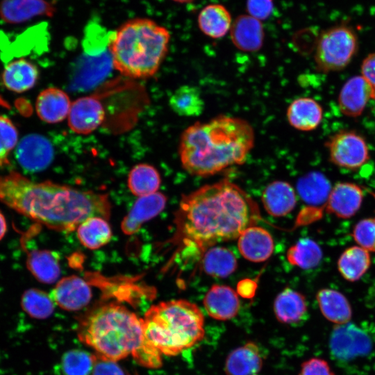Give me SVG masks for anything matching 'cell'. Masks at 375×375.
I'll use <instances>...</instances> for the list:
<instances>
[{
    "mask_svg": "<svg viewBox=\"0 0 375 375\" xmlns=\"http://www.w3.org/2000/svg\"><path fill=\"white\" fill-rule=\"evenodd\" d=\"M171 109L182 117H197L204 110L205 103L199 89L184 85L177 88L169 100Z\"/></svg>",
    "mask_w": 375,
    "mask_h": 375,
    "instance_id": "32",
    "label": "cell"
},
{
    "mask_svg": "<svg viewBox=\"0 0 375 375\" xmlns=\"http://www.w3.org/2000/svg\"><path fill=\"white\" fill-rule=\"evenodd\" d=\"M254 143V130L247 120L221 115L185 129L178 153L187 172L208 177L243 164Z\"/></svg>",
    "mask_w": 375,
    "mask_h": 375,
    "instance_id": "3",
    "label": "cell"
},
{
    "mask_svg": "<svg viewBox=\"0 0 375 375\" xmlns=\"http://www.w3.org/2000/svg\"><path fill=\"white\" fill-rule=\"evenodd\" d=\"M94 364V355L79 349L66 352L62 358V368L65 375H90Z\"/></svg>",
    "mask_w": 375,
    "mask_h": 375,
    "instance_id": "37",
    "label": "cell"
},
{
    "mask_svg": "<svg viewBox=\"0 0 375 375\" xmlns=\"http://www.w3.org/2000/svg\"><path fill=\"white\" fill-rule=\"evenodd\" d=\"M353 236L358 246L368 251H375V218L358 222L353 228Z\"/></svg>",
    "mask_w": 375,
    "mask_h": 375,
    "instance_id": "39",
    "label": "cell"
},
{
    "mask_svg": "<svg viewBox=\"0 0 375 375\" xmlns=\"http://www.w3.org/2000/svg\"><path fill=\"white\" fill-rule=\"evenodd\" d=\"M331 189L328 179L319 172L308 173L297 183V192L301 200L312 207L326 204Z\"/></svg>",
    "mask_w": 375,
    "mask_h": 375,
    "instance_id": "28",
    "label": "cell"
},
{
    "mask_svg": "<svg viewBox=\"0 0 375 375\" xmlns=\"http://www.w3.org/2000/svg\"><path fill=\"white\" fill-rule=\"evenodd\" d=\"M298 375H335V374L326 360L311 358L301 364Z\"/></svg>",
    "mask_w": 375,
    "mask_h": 375,
    "instance_id": "40",
    "label": "cell"
},
{
    "mask_svg": "<svg viewBox=\"0 0 375 375\" xmlns=\"http://www.w3.org/2000/svg\"><path fill=\"white\" fill-rule=\"evenodd\" d=\"M362 76L370 85L374 90L375 99V52L369 54L361 65Z\"/></svg>",
    "mask_w": 375,
    "mask_h": 375,
    "instance_id": "43",
    "label": "cell"
},
{
    "mask_svg": "<svg viewBox=\"0 0 375 375\" xmlns=\"http://www.w3.org/2000/svg\"><path fill=\"white\" fill-rule=\"evenodd\" d=\"M145 340L161 354L175 356L201 342L204 316L199 306L185 299L151 306L142 318Z\"/></svg>",
    "mask_w": 375,
    "mask_h": 375,
    "instance_id": "6",
    "label": "cell"
},
{
    "mask_svg": "<svg viewBox=\"0 0 375 375\" xmlns=\"http://www.w3.org/2000/svg\"><path fill=\"white\" fill-rule=\"evenodd\" d=\"M362 199V190L358 185L338 183L331 189L326 204V210L338 217L349 218L360 209Z\"/></svg>",
    "mask_w": 375,
    "mask_h": 375,
    "instance_id": "19",
    "label": "cell"
},
{
    "mask_svg": "<svg viewBox=\"0 0 375 375\" xmlns=\"http://www.w3.org/2000/svg\"><path fill=\"white\" fill-rule=\"evenodd\" d=\"M56 8L47 0H2L0 18L8 24L26 22L37 17H51Z\"/></svg>",
    "mask_w": 375,
    "mask_h": 375,
    "instance_id": "13",
    "label": "cell"
},
{
    "mask_svg": "<svg viewBox=\"0 0 375 375\" xmlns=\"http://www.w3.org/2000/svg\"><path fill=\"white\" fill-rule=\"evenodd\" d=\"M230 34L234 46L241 51L255 52L263 45L265 31L262 24L248 14L240 15L233 22Z\"/></svg>",
    "mask_w": 375,
    "mask_h": 375,
    "instance_id": "17",
    "label": "cell"
},
{
    "mask_svg": "<svg viewBox=\"0 0 375 375\" xmlns=\"http://www.w3.org/2000/svg\"><path fill=\"white\" fill-rule=\"evenodd\" d=\"M49 294L56 306L69 311L82 309L92 299L90 285L76 275L60 279Z\"/></svg>",
    "mask_w": 375,
    "mask_h": 375,
    "instance_id": "10",
    "label": "cell"
},
{
    "mask_svg": "<svg viewBox=\"0 0 375 375\" xmlns=\"http://www.w3.org/2000/svg\"><path fill=\"white\" fill-rule=\"evenodd\" d=\"M67 118L69 126L74 132L88 134L102 124L105 110L97 98L83 97L72 103Z\"/></svg>",
    "mask_w": 375,
    "mask_h": 375,
    "instance_id": "12",
    "label": "cell"
},
{
    "mask_svg": "<svg viewBox=\"0 0 375 375\" xmlns=\"http://www.w3.org/2000/svg\"><path fill=\"white\" fill-rule=\"evenodd\" d=\"M273 310L276 319L285 324H297L307 314L305 297L300 292L286 288L275 298Z\"/></svg>",
    "mask_w": 375,
    "mask_h": 375,
    "instance_id": "24",
    "label": "cell"
},
{
    "mask_svg": "<svg viewBox=\"0 0 375 375\" xmlns=\"http://www.w3.org/2000/svg\"><path fill=\"white\" fill-rule=\"evenodd\" d=\"M39 76L37 67L21 58L9 63L2 74L3 85L10 91L23 92L32 88Z\"/></svg>",
    "mask_w": 375,
    "mask_h": 375,
    "instance_id": "29",
    "label": "cell"
},
{
    "mask_svg": "<svg viewBox=\"0 0 375 375\" xmlns=\"http://www.w3.org/2000/svg\"><path fill=\"white\" fill-rule=\"evenodd\" d=\"M262 365L258 345L253 342H247L228 355L224 372L226 375H258Z\"/></svg>",
    "mask_w": 375,
    "mask_h": 375,
    "instance_id": "20",
    "label": "cell"
},
{
    "mask_svg": "<svg viewBox=\"0 0 375 375\" xmlns=\"http://www.w3.org/2000/svg\"><path fill=\"white\" fill-rule=\"evenodd\" d=\"M72 102L63 90L49 88L38 96L35 109L39 117L45 122L55 124L68 117Z\"/></svg>",
    "mask_w": 375,
    "mask_h": 375,
    "instance_id": "21",
    "label": "cell"
},
{
    "mask_svg": "<svg viewBox=\"0 0 375 375\" xmlns=\"http://www.w3.org/2000/svg\"><path fill=\"white\" fill-rule=\"evenodd\" d=\"M322 108L315 99L299 97L294 99L287 108L289 124L295 129L310 131L315 129L322 119Z\"/></svg>",
    "mask_w": 375,
    "mask_h": 375,
    "instance_id": "23",
    "label": "cell"
},
{
    "mask_svg": "<svg viewBox=\"0 0 375 375\" xmlns=\"http://www.w3.org/2000/svg\"><path fill=\"white\" fill-rule=\"evenodd\" d=\"M274 8L273 0H247L248 15L259 19H267Z\"/></svg>",
    "mask_w": 375,
    "mask_h": 375,
    "instance_id": "41",
    "label": "cell"
},
{
    "mask_svg": "<svg viewBox=\"0 0 375 375\" xmlns=\"http://www.w3.org/2000/svg\"><path fill=\"white\" fill-rule=\"evenodd\" d=\"M329 347L335 358L349 360L369 353L372 342L365 331L348 322L335 326L331 333Z\"/></svg>",
    "mask_w": 375,
    "mask_h": 375,
    "instance_id": "9",
    "label": "cell"
},
{
    "mask_svg": "<svg viewBox=\"0 0 375 375\" xmlns=\"http://www.w3.org/2000/svg\"><path fill=\"white\" fill-rule=\"evenodd\" d=\"M166 203V196L159 192L139 197L121 223L122 232L127 235L136 233L142 224L162 211Z\"/></svg>",
    "mask_w": 375,
    "mask_h": 375,
    "instance_id": "15",
    "label": "cell"
},
{
    "mask_svg": "<svg viewBox=\"0 0 375 375\" xmlns=\"http://www.w3.org/2000/svg\"><path fill=\"white\" fill-rule=\"evenodd\" d=\"M173 1L180 3H189L192 1L193 0H172Z\"/></svg>",
    "mask_w": 375,
    "mask_h": 375,
    "instance_id": "46",
    "label": "cell"
},
{
    "mask_svg": "<svg viewBox=\"0 0 375 375\" xmlns=\"http://www.w3.org/2000/svg\"><path fill=\"white\" fill-rule=\"evenodd\" d=\"M26 264L31 274L40 282L55 283L60 274L57 253L47 249H33L26 253Z\"/></svg>",
    "mask_w": 375,
    "mask_h": 375,
    "instance_id": "26",
    "label": "cell"
},
{
    "mask_svg": "<svg viewBox=\"0 0 375 375\" xmlns=\"http://www.w3.org/2000/svg\"><path fill=\"white\" fill-rule=\"evenodd\" d=\"M331 161L335 165L355 170L369 159L366 141L359 134L351 131L336 133L326 142Z\"/></svg>",
    "mask_w": 375,
    "mask_h": 375,
    "instance_id": "8",
    "label": "cell"
},
{
    "mask_svg": "<svg viewBox=\"0 0 375 375\" xmlns=\"http://www.w3.org/2000/svg\"><path fill=\"white\" fill-rule=\"evenodd\" d=\"M197 23L204 35L219 39L230 31L233 22L229 11L224 6L212 3L201 9L197 17Z\"/></svg>",
    "mask_w": 375,
    "mask_h": 375,
    "instance_id": "27",
    "label": "cell"
},
{
    "mask_svg": "<svg viewBox=\"0 0 375 375\" xmlns=\"http://www.w3.org/2000/svg\"><path fill=\"white\" fill-rule=\"evenodd\" d=\"M374 90L362 76H355L343 85L338 98L341 112L349 117H358L364 110Z\"/></svg>",
    "mask_w": 375,
    "mask_h": 375,
    "instance_id": "18",
    "label": "cell"
},
{
    "mask_svg": "<svg viewBox=\"0 0 375 375\" xmlns=\"http://www.w3.org/2000/svg\"><path fill=\"white\" fill-rule=\"evenodd\" d=\"M170 33L147 18H134L111 32L109 51L113 67L122 75L147 78L159 69L169 49Z\"/></svg>",
    "mask_w": 375,
    "mask_h": 375,
    "instance_id": "4",
    "label": "cell"
},
{
    "mask_svg": "<svg viewBox=\"0 0 375 375\" xmlns=\"http://www.w3.org/2000/svg\"><path fill=\"white\" fill-rule=\"evenodd\" d=\"M92 375H125L117 362L106 360L94 355Z\"/></svg>",
    "mask_w": 375,
    "mask_h": 375,
    "instance_id": "42",
    "label": "cell"
},
{
    "mask_svg": "<svg viewBox=\"0 0 375 375\" xmlns=\"http://www.w3.org/2000/svg\"><path fill=\"white\" fill-rule=\"evenodd\" d=\"M17 140L18 133L12 122L0 116V167L9 164L8 155L17 145Z\"/></svg>",
    "mask_w": 375,
    "mask_h": 375,
    "instance_id": "38",
    "label": "cell"
},
{
    "mask_svg": "<svg viewBox=\"0 0 375 375\" xmlns=\"http://www.w3.org/2000/svg\"><path fill=\"white\" fill-rule=\"evenodd\" d=\"M256 203L228 179L183 196L175 215L174 242L201 255L218 242L238 238L260 219Z\"/></svg>",
    "mask_w": 375,
    "mask_h": 375,
    "instance_id": "1",
    "label": "cell"
},
{
    "mask_svg": "<svg viewBox=\"0 0 375 375\" xmlns=\"http://www.w3.org/2000/svg\"><path fill=\"white\" fill-rule=\"evenodd\" d=\"M262 203L267 212L274 217L289 214L295 207L297 195L292 185L283 181H274L264 189Z\"/></svg>",
    "mask_w": 375,
    "mask_h": 375,
    "instance_id": "22",
    "label": "cell"
},
{
    "mask_svg": "<svg viewBox=\"0 0 375 375\" xmlns=\"http://www.w3.org/2000/svg\"><path fill=\"white\" fill-rule=\"evenodd\" d=\"M22 310L31 318L45 319L49 317L55 310V303L50 294L37 288L26 290L21 297Z\"/></svg>",
    "mask_w": 375,
    "mask_h": 375,
    "instance_id": "36",
    "label": "cell"
},
{
    "mask_svg": "<svg viewBox=\"0 0 375 375\" xmlns=\"http://www.w3.org/2000/svg\"><path fill=\"white\" fill-rule=\"evenodd\" d=\"M78 337L96 356L114 362L133 356L144 341L142 318L117 303L93 310L81 322Z\"/></svg>",
    "mask_w": 375,
    "mask_h": 375,
    "instance_id": "5",
    "label": "cell"
},
{
    "mask_svg": "<svg viewBox=\"0 0 375 375\" xmlns=\"http://www.w3.org/2000/svg\"><path fill=\"white\" fill-rule=\"evenodd\" d=\"M203 304L207 314L219 321L234 318L240 308L237 292L224 285H213L205 294Z\"/></svg>",
    "mask_w": 375,
    "mask_h": 375,
    "instance_id": "14",
    "label": "cell"
},
{
    "mask_svg": "<svg viewBox=\"0 0 375 375\" xmlns=\"http://www.w3.org/2000/svg\"><path fill=\"white\" fill-rule=\"evenodd\" d=\"M77 237L85 247L97 249L106 245L112 238L108 219L91 217L81 222L76 228Z\"/></svg>",
    "mask_w": 375,
    "mask_h": 375,
    "instance_id": "31",
    "label": "cell"
},
{
    "mask_svg": "<svg viewBox=\"0 0 375 375\" xmlns=\"http://www.w3.org/2000/svg\"><path fill=\"white\" fill-rule=\"evenodd\" d=\"M371 264L369 251L360 247L347 249L338 260V268L347 281L353 282L360 279L368 270Z\"/></svg>",
    "mask_w": 375,
    "mask_h": 375,
    "instance_id": "33",
    "label": "cell"
},
{
    "mask_svg": "<svg viewBox=\"0 0 375 375\" xmlns=\"http://www.w3.org/2000/svg\"><path fill=\"white\" fill-rule=\"evenodd\" d=\"M238 250L247 260L253 262L267 260L274 251V240L264 228L251 226L238 238Z\"/></svg>",
    "mask_w": 375,
    "mask_h": 375,
    "instance_id": "16",
    "label": "cell"
},
{
    "mask_svg": "<svg viewBox=\"0 0 375 375\" xmlns=\"http://www.w3.org/2000/svg\"><path fill=\"white\" fill-rule=\"evenodd\" d=\"M317 301L322 315L335 325L350 322L352 309L347 297L338 290L324 288L318 291Z\"/></svg>",
    "mask_w": 375,
    "mask_h": 375,
    "instance_id": "25",
    "label": "cell"
},
{
    "mask_svg": "<svg viewBox=\"0 0 375 375\" xmlns=\"http://www.w3.org/2000/svg\"><path fill=\"white\" fill-rule=\"evenodd\" d=\"M358 38L348 26L340 25L323 31L317 42L315 62L319 72H331L344 69L358 49Z\"/></svg>",
    "mask_w": 375,
    "mask_h": 375,
    "instance_id": "7",
    "label": "cell"
},
{
    "mask_svg": "<svg viewBox=\"0 0 375 375\" xmlns=\"http://www.w3.org/2000/svg\"><path fill=\"white\" fill-rule=\"evenodd\" d=\"M161 178L158 170L152 165L141 163L135 165L128 176V187L138 197L158 192Z\"/></svg>",
    "mask_w": 375,
    "mask_h": 375,
    "instance_id": "34",
    "label": "cell"
},
{
    "mask_svg": "<svg viewBox=\"0 0 375 375\" xmlns=\"http://www.w3.org/2000/svg\"><path fill=\"white\" fill-rule=\"evenodd\" d=\"M0 201L51 230L71 232L91 217L108 220L111 203L106 194L51 181L34 182L12 172L0 176Z\"/></svg>",
    "mask_w": 375,
    "mask_h": 375,
    "instance_id": "2",
    "label": "cell"
},
{
    "mask_svg": "<svg viewBox=\"0 0 375 375\" xmlns=\"http://www.w3.org/2000/svg\"><path fill=\"white\" fill-rule=\"evenodd\" d=\"M201 266L208 275L225 278L237 269L238 261L233 253L223 247H212L202 255Z\"/></svg>",
    "mask_w": 375,
    "mask_h": 375,
    "instance_id": "30",
    "label": "cell"
},
{
    "mask_svg": "<svg viewBox=\"0 0 375 375\" xmlns=\"http://www.w3.org/2000/svg\"><path fill=\"white\" fill-rule=\"evenodd\" d=\"M53 149L47 138L31 134L23 138L17 145L15 157L19 165L28 172L44 169L53 159Z\"/></svg>",
    "mask_w": 375,
    "mask_h": 375,
    "instance_id": "11",
    "label": "cell"
},
{
    "mask_svg": "<svg viewBox=\"0 0 375 375\" xmlns=\"http://www.w3.org/2000/svg\"><path fill=\"white\" fill-rule=\"evenodd\" d=\"M256 283L250 279L240 281L237 286V293L243 298L251 299L256 292Z\"/></svg>",
    "mask_w": 375,
    "mask_h": 375,
    "instance_id": "44",
    "label": "cell"
},
{
    "mask_svg": "<svg viewBox=\"0 0 375 375\" xmlns=\"http://www.w3.org/2000/svg\"><path fill=\"white\" fill-rule=\"evenodd\" d=\"M288 262L303 269H309L319 265L322 251L319 244L310 238H301L287 251Z\"/></svg>",
    "mask_w": 375,
    "mask_h": 375,
    "instance_id": "35",
    "label": "cell"
},
{
    "mask_svg": "<svg viewBox=\"0 0 375 375\" xmlns=\"http://www.w3.org/2000/svg\"><path fill=\"white\" fill-rule=\"evenodd\" d=\"M6 231H7L6 221V219H5L4 216H3V215L0 211V241L4 237Z\"/></svg>",
    "mask_w": 375,
    "mask_h": 375,
    "instance_id": "45",
    "label": "cell"
}]
</instances>
